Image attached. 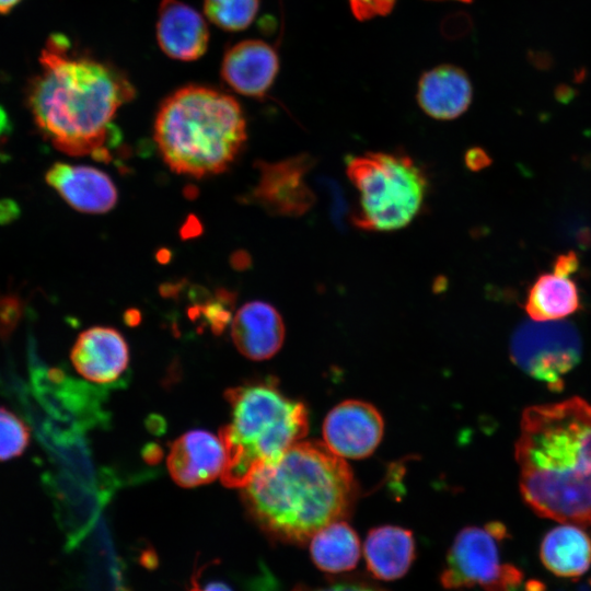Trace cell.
Here are the masks:
<instances>
[{"label": "cell", "instance_id": "cell-1", "mask_svg": "<svg viewBox=\"0 0 591 591\" xmlns=\"http://www.w3.org/2000/svg\"><path fill=\"white\" fill-rule=\"evenodd\" d=\"M68 47L61 35L49 37L39 57L40 71L27 88V106L57 150L108 161L118 141L113 119L135 96L134 86L114 67L71 56Z\"/></svg>", "mask_w": 591, "mask_h": 591}, {"label": "cell", "instance_id": "cell-2", "mask_svg": "<svg viewBox=\"0 0 591 591\" xmlns=\"http://www.w3.org/2000/svg\"><path fill=\"white\" fill-rule=\"evenodd\" d=\"M520 491L540 517L591 525V405L580 397L534 405L515 442Z\"/></svg>", "mask_w": 591, "mask_h": 591}, {"label": "cell", "instance_id": "cell-3", "mask_svg": "<svg viewBox=\"0 0 591 591\" xmlns=\"http://www.w3.org/2000/svg\"><path fill=\"white\" fill-rule=\"evenodd\" d=\"M357 494L354 474L325 443L299 441L260 465L242 487L255 523L282 543L304 544L323 526L341 520Z\"/></svg>", "mask_w": 591, "mask_h": 591}, {"label": "cell", "instance_id": "cell-4", "mask_svg": "<svg viewBox=\"0 0 591 591\" xmlns=\"http://www.w3.org/2000/svg\"><path fill=\"white\" fill-rule=\"evenodd\" d=\"M154 140L171 170L202 177L230 166L246 140V123L234 97L210 88L188 85L161 105Z\"/></svg>", "mask_w": 591, "mask_h": 591}, {"label": "cell", "instance_id": "cell-5", "mask_svg": "<svg viewBox=\"0 0 591 591\" xmlns=\"http://www.w3.org/2000/svg\"><path fill=\"white\" fill-rule=\"evenodd\" d=\"M224 396L231 419L219 436L227 455L221 480L242 488L256 468L305 437L309 416L304 404L286 396L274 380L231 387Z\"/></svg>", "mask_w": 591, "mask_h": 591}, {"label": "cell", "instance_id": "cell-6", "mask_svg": "<svg viewBox=\"0 0 591 591\" xmlns=\"http://www.w3.org/2000/svg\"><path fill=\"white\" fill-rule=\"evenodd\" d=\"M346 173L358 192L354 224L364 231L391 232L407 227L422 210L428 179L401 152H367L346 159Z\"/></svg>", "mask_w": 591, "mask_h": 591}, {"label": "cell", "instance_id": "cell-7", "mask_svg": "<svg viewBox=\"0 0 591 591\" xmlns=\"http://www.w3.org/2000/svg\"><path fill=\"white\" fill-rule=\"evenodd\" d=\"M506 536V528L497 522L462 529L447 555L440 575L442 587L454 590L479 586L485 591H514L523 573L500 561L499 542Z\"/></svg>", "mask_w": 591, "mask_h": 591}, {"label": "cell", "instance_id": "cell-8", "mask_svg": "<svg viewBox=\"0 0 591 591\" xmlns=\"http://www.w3.org/2000/svg\"><path fill=\"white\" fill-rule=\"evenodd\" d=\"M581 355L578 329L563 320L523 322L510 340L513 363L554 391L564 387V376L578 364Z\"/></svg>", "mask_w": 591, "mask_h": 591}, {"label": "cell", "instance_id": "cell-9", "mask_svg": "<svg viewBox=\"0 0 591 591\" xmlns=\"http://www.w3.org/2000/svg\"><path fill=\"white\" fill-rule=\"evenodd\" d=\"M314 160L299 154L278 162L257 163L258 179L250 199L267 212L280 217H300L315 202L306 175Z\"/></svg>", "mask_w": 591, "mask_h": 591}, {"label": "cell", "instance_id": "cell-10", "mask_svg": "<svg viewBox=\"0 0 591 591\" xmlns=\"http://www.w3.org/2000/svg\"><path fill=\"white\" fill-rule=\"evenodd\" d=\"M383 429V418L373 405L348 399L327 414L323 424L324 443L343 459H363L376 449Z\"/></svg>", "mask_w": 591, "mask_h": 591}, {"label": "cell", "instance_id": "cell-11", "mask_svg": "<svg viewBox=\"0 0 591 591\" xmlns=\"http://www.w3.org/2000/svg\"><path fill=\"white\" fill-rule=\"evenodd\" d=\"M225 459V449L220 437L195 429L185 432L172 443L167 467L176 484L195 487L221 476Z\"/></svg>", "mask_w": 591, "mask_h": 591}, {"label": "cell", "instance_id": "cell-12", "mask_svg": "<svg viewBox=\"0 0 591 591\" xmlns=\"http://www.w3.org/2000/svg\"><path fill=\"white\" fill-rule=\"evenodd\" d=\"M70 359L83 378L95 383H109L126 370L129 350L118 331L93 326L78 336Z\"/></svg>", "mask_w": 591, "mask_h": 591}, {"label": "cell", "instance_id": "cell-13", "mask_svg": "<svg viewBox=\"0 0 591 591\" xmlns=\"http://www.w3.org/2000/svg\"><path fill=\"white\" fill-rule=\"evenodd\" d=\"M46 182L72 208L88 213L109 211L117 202V189L103 171L57 162L46 173Z\"/></svg>", "mask_w": 591, "mask_h": 591}, {"label": "cell", "instance_id": "cell-14", "mask_svg": "<svg viewBox=\"0 0 591 591\" xmlns=\"http://www.w3.org/2000/svg\"><path fill=\"white\" fill-rule=\"evenodd\" d=\"M278 69V55L270 45L259 39H246L225 53L221 74L237 93L262 97L274 83Z\"/></svg>", "mask_w": 591, "mask_h": 591}, {"label": "cell", "instance_id": "cell-15", "mask_svg": "<svg viewBox=\"0 0 591 591\" xmlns=\"http://www.w3.org/2000/svg\"><path fill=\"white\" fill-rule=\"evenodd\" d=\"M158 43L173 59L190 61L202 56L209 40L205 19L179 0H162L157 22Z\"/></svg>", "mask_w": 591, "mask_h": 591}, {"label": "cell", "instance_id": "cell-16", "mask_svg": "<svg viewBox=\"0 0 591 591\" xmlns=\"http://www.w3.org/2000/svg\"><path fill=\"white\" fill-rule=\"evenodd\" d=\"M231 336L243 356L252 360H265L281 348L285 325L281 315L271 304L251 301L235 313Z\"/></svg>", "mask_w": 591, "mask_h": 591}, {"label": "cell", "instance_id": "cell-17", "mask_svg": "<svg viewBox=\"0 0 591 591\" xmlns=\"http://www.w3.org/2000/svg\"><path fill=\"white\" fill-rule=\"evenodd\" d=\"M417 102L438 120H451L464 114L473 99V86L466 72L453 65H440L419 79Z\"/></svg>", "mask_w": 591, "mask_h": 591}, {"label": "cell", "instance_id": "cell-18", "mask_svg": "<svg viewBox=\"0 0 591 591\" xmlns=\"http://www.w3.org/2000/svg\"><path fill=\"white\" fill-rule=\"evenodd\" d=\"M416 555L413 533L395 525H382L369 531L363 556L369 572L381 580L402 578L410 568Z\"/></svg>", "mask_w": 591, "mask_h": 591}, {"label": "cell", "instance_id": "cell-19", "mask_svg": "<svg viewBox=\"0 0 591 591\" xmlns=\"http://www.w3.org/2000/svg\"><path fill=\"white\" fill-rule=\"evenodd\" d=\"M543 565L561 578H579L591 567V536L576 524L548 531L540 546Z\"/></svg>", "mask_w": 591, "mask_h": 591}, {"label": "cell", "instance_id": "cell-20", "mask_svg": "<svg viewBox=\"0 0 591 591\" xmlns=\"http://www.w3.org/2000/svg\"><path fill=\"white\" fill-rule=\"evenodd\" d=\"M524 308L533 321L563 320L580 308L578 287L570 276L542 274L530 287Z\"/></svg>", "mask_w": 591, "mask_h": 591}, {"label": "cell", "instance_id": "cell-21", "mask_svg": "<svg viewBox=\"0 0 591 591\" xmlns=\"http://www.w3.org/2000/svg\"><path fill=\"white\" fill-rule=\"evenodd\" d=\"M309 542L311 559L323 571L346 572L359 561L361 548L358 534L344 520L323 526Z\"/></svg>", "mask_w": 591, "mask_h": 591}, {"label": "cell", "instance_id": "cell-22", "mask_svg": "<svg viewBox=\"0 0 591 591\" xmlns=\"http://www.w3.org/2000/svg\"><path fill=\"white\" fill-rule=\"evenodd\" d=\"M259 0H204L207 18L228 31L246 28L255 19Z\"/></svg>", "mask_w": 591, "mask_h": 591}, {"label": "cell", "instance_id": "cell-23", "mask_svg": "<svg viewBox=\"0 0 591 591\" xmlns=\"http://www.w3.org/2000/svg\"><path fill=\"white\" fill-rule=\"evenodd\" d=\"M31 440L28 426L16 414L0 406V462L18 457Z\"/></svg>", "mask_w": 591, "mask_h": 591}, {"label": "cell", "instance_id": "cell-24", "mask_svg": "<svg viewBox=\"0 0 591 591\" xmlns=\"http://www.w3.org/2000/svg\"><path fill=\"white\" fill-rule=\"evenodd\" d=\"M350 9L356 19L360 21L370 20L376 16L389 14L396 0H348ZM471 2L472 0H455Z\"/></svg>", "mask_w": 591, "mask_h": 591}, {"label": "cell", "instance_id": "cell-25", "mask_svg": "<svg viewBox=\"0 0 591 591\" xmlns=\"http://www.w3.org/2000/svg\"><path fill=\"white\" fill-rule=\"evenodd\" d=\"M291 591H382L378 588L359 582H336L327 586H297Z\"/></svg>", "mask_w": 591, "mask_h": 591}, {"label": "cell", "instance_id": "cell-26", "mask_svg": "<svg viewBox=\"0 0 591 591\" xmlns=\"http://www.w3.org/2000/svg\"><path fill=\"white\" fill-rule=\"evenodd\" d=\"M579 269V259L573 252L557 256L554 263L555 273L571 276Z\"/></svg>", "mask_w": 591, "mask_h": 591}, {"label": "cell", "instance_id": "cell-27", "mask_svg": "<svg viewBox=\"0 0 591 591\" xmlns=\"http://www.w3.org/2000/svg\"><path fill=\"white\" fill-rule=\"evenodd\" d=\"M466 165L474 171H478L490 163L489 157L482 149H471L466 153Z\"/></svg>", "mask_w": 591, "mask_h": 591}, {"label": "cell", "instance_id": "cell-28", "mask_svg": "<svg viewBox=\"0 0 591 591\" xmlns=\"http://www.w3.org/2000/svg\"><path fill=\"white\" fill-rule=\"evenodd\" d=\"M202 591H232V589L222 581H210Z\"/></svg>", "mask_w": 591, "mask_h": 591}, {"label": "cell", "instance_id": "cell-29", "mask_svg": "<svg viewBox=\"0 0 591 591\" xmlns=\"http://www.w3.org/2000/svg\"><path fill=\"white\" fill-rule=\"evenodd\" d=\"M21 0H0V13L5 14L16 7Z\"/></svg>", "mask_w": 591, "mask_h": 591}, {"label": "cell", "instance_id": "cell-30", "mask_svg": "<svg viewBox=\"0 0 591 591\" xmlns=\"http://www.w3.org/2000/svg\"><path fill=\"white\" fill-rule=\"evenodd\" d=\"M189 591H202L195 578L192 581V588Z\"/></svg>", "mask_w": 591, "mask_h": 591}, {"label": "cell", "instance_id": "cell-31", "mask_svg": "<svg viewBox=\"0 0 591 591\" xmlns=\"http://www.w3.org/2000/svg\"><path fill=\"white\" fill-rule=\"evenodd\" d=\"M591 587V586H590Z\"/></svg>", "mask_w": 591, "mask_h": 591}]
</instances>
